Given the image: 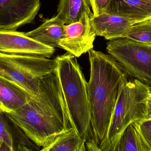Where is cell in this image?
I'll use <instances>...</instances> for the list:
<instances>
[{
    "label": "cell",
    "mask_w": 151,
    "mask_h": 151,
    "mask_svg": "<svg viewBox=\"0 0 151 151\" xmlns=\"http://www.w3.org/2000/svg\"><path fill=\"white\" fill-rule=\"evenodd\" d=\"M4 113L40 148L48 145L72 128L55 71L41 79L37 95L17 111Z\"/></svg>",
    "instance_id": "obj_1"
},
{
    "label": "cell",
    "mask_w": 151,
    "mask_h": 151,
    "mask_svg": "<svg viewBox=\"0 0 151 151\" xmlns=\"http://www.w3.org/2000/svg\"><path fill=\"white\" fill-rule=\"evenodd\" d=\"M90 77L88 82L94 151H99L105 139L114 108L129 74L111 55L88 52Z\"/></svg>",
    "instance_id": "obj_2"
},
{
    "label": "cell",
    "mask_w": 151,
    "mask_h": 151,
    "mask_svg": "<svg viewBox=\"0 0 151 151\" xmlns=\"http://www.w3.org/2000/svg\"><path fill=\"white\" fill-rule=\"evenodd\" d=\"M54 59L55 72L63 95L71 126L83 139L86 150L94 151L88 82L75 56L67 52Z\"/></svg>",
    "instance_id": "obj_3"
},
{
    "label": "cell",
    "mask_w": 151,
    "mask_h": 151,
    "mask_svg": "<svg viewBox=\"0 0 151 151\" xmlns=\"http://www.w3.org/2000/svg\"><path fill=\"white\" fill-rule=\"evenodd\" d=\"M151 87L135 79L124 85L99 151H115L124 130L131 123L147 118V100Z\"/></svg>",
    "instance_id": "obj_4"
},
{
    "label": "cell",
    "mask_w": 151,
    "mask_h": 151,
    "mask_svg": "<svg viewBox=\"0 0 151 151\" xmlns=\"http://www.w3.org/2000/svg\"><path fill=\"white\" fill-rule=\"evenodd\" d=\"M55 59L45 57L0 52V76L37 95L41 80L54 72Z\"/></svg>",
    "instance_id": "obj_5"
},
{
    "label": "cell",
    "mask_w": 151,
    "mask_h": 151,
    "mask_svg": "<svg viewBox=\"0 0 151 151\" xmlns=\"http://www.w3.org/2000/svg\"><path fill=\"white\" fill-rule=\"evenodd\" d=\"M106 50L129 75L151 87V45L118 38L107 43Z\"/></svg>",
    "instance_id": "obj_6"
},
{
    "label": "cell",
    "mask_w": 151,
    "mask_h": 151,
    "mask_svg": "<svg viewBox=\"0 0 151 151\" xmlns=\"http://www.w3.org/2000/svg\"><path fill=\"white\" fill-rule=\"evenodd\" d=\"M96 36L90 17L85 12L77 22L65 25L59 48L79 57L93 48Z\"/></svg>",
    "instance_id": "obj_7"
},
{
    "label": "cell",
    "mask_w": 151,
    "mask_h": 151,
    "mask_svg": "<svg viewBox=\"0 0 151 151\" xmlns=\"http://www.w3.org/2000/svg\"><path fill=\"white\" fill-rule=\"evenodd\" d=\"M40 6V0H0V30L17 31L32 23Z\"/></svg>",
    "instance_id": "obj_8"
},
{
    "label": "cell",
    "mask_w": 151,
    "mask_h": 151,
    "mask_svg": "<svg viewBox=\"0 0 151 151\" xmlns=\"http://www.w3.org/2000/svg\"><path fill=\"white\" fill-rule=\"evenodd\" d=\"M55 51V48L35 40L25 33L0 30V52L50 58Z\"/></svg>",
    "instance_id": "obj_9"
},
{
    "label": "cell",
    "mask_w": 151,
    "mask_h": 151,
    "mask_svg": "<svg viewBox=\"0 0 151 151\" xmlns=\"http://www.w3.org/2000/svg\"><path fill=\"white\" fill-rule=\"evenodd\" d=\"M90 21L96 35L110 40L123 38L130 27L140 22L105 12L93 16Z\"/></svg>",
    "instance_id": "obj_10"
},
{
    "label": "cell",
    "mask_w": 151,
    "mask_h": 151,
    "mask_svg": "<svg viewBox=\"0 0 151 151\" xmlns=\"http://www.w3.org/2000/svg\"><path fill=\"white\" fill-rule=\"evenodd\" d=\"M105 12L142 22L151 20V4L142 0H111Z\"/></svg>",
    "instance_id": "obj_11"
},
{
    "label": "cell",
    "mask_w": 151,
    "mask_h": 151,
    "mask_svg": "<svg viewBox=\"0 0 151 151\" xmlns=\"http://www.w3.org/2000/svg\"><path fill=\"white\" fill-rule=\"evenodd\" d=\"M32 97L17 84L0 76V106L3 113L17 111Z\"/></svg>",
    "instance_id": "obj_12"
},
{
    "label": "cell",
    "mask_w": 151,
    "mask_h": 151,
    "mask_svg": "<svg viewBox=\"0 0 151 151\" xmlns=\"http://www.w3.org/2000/svg\"><path fill=\"white\" fill-rule=\"evenodd\" d=\"M65 25L63 20L57 15L49 19H45L39 27L25 33L42 44L52 48H59Z\"/></svg>",
    "instance_id": "obj_13"
},
{
    "label": "cell",
    "mask_w": 151,
    "mask_h": 151,
    "mask_svg": "<svg viewBox=\"0 0 151 151\" xmlns=\"http://www.w3.org/2000/svg\"><path fill=\"white\" fill-rule=\"evenodd\" d=\"M90 7L88 0H60L57 15L68 25L78 21L85 12L92 17Z\"/></svg>",
    "instance_id": "obj_14"
},
{
    "label": "cell",
    "mask_w": 151,
    "mask_h": 151,
    "mask_svg": "<svg viewBox=\"0 0 151 151\" xmlns=\"http://www.w3.org/2000/svg\"><path fill=\"white\" fill-rule=\"evenodd\" d=\"M86 150L85 142L73 128L59 135L51 143L40 150L42 151Z\"/></svg>",
    "instance_id": "obj_15"
},
{
    "label": "cell",
    "mask_w": 151,
    "mask_h": 151,
    "mask_svg": "<svg viewBox=\"0 0 151 151\" xmlns=\"http://www.w3.org/2000/svg\"><path fill=\"white\" fill-rule=\"evenodd\" d=\"M115 151H149L135 122L131 123L124 130Z\"/></svg>",
    "instance_id": "obj_16"
},
{
    "label": "cell",
    "mask_w": 151,
    "mask_h": 151,
    "mask_svg": "<svg viewBox=\"0 0 151 151\" xmlns=\"http://www.w3.org/2000/svg\"><path fill=\"white\" fill-rule=\"evenodd\" d=\"M123 38L151 45V20L138 22L130 27Z\"/></svg>",
    "instance_id": "obj_17"
},
{
    "label": "cell",
    "mask_w": 151,
    "mask_h": 151,
    "mask_svg": "<svg viewBox=\"0 0 151 151\" xmlns=\"http://www.w3.org/2000/svg\"><path fill=\"white\" fill-rule=\"evenodd\" d=\"M4 115L0 111V151H13L15 150L14 140L9 125Z\"/></svg>",
    "instance_id": "obj_18"
},
{
    "label": "cell",
    "mask_w": 151,
    "mask_h": 151,
    "mask_svg": "<svg viewBox=\"0 0 151 151\" xmlns=\"http://www.w3.org/2000/svg\"><path fill=\"white\" fill-rule=\"evenodd\" d=\"M134 122L149 151H151V118H146Z\"/></svg>",
    "instance_id": "obj_19"
},
{
    "label": "cell",
    "mask_w": 151,
    "mask_h": 151,
    "mask_svg": "<svg viewBox=\"0 0 151 151\" xmlns=\"http://www.w3.org/2000/svg\"><path fill=\"white\" fill-rule=\"evenodd\" d=\"M93 11V16L96 17L104 13L111 0H88Z\"/></svg>",
    "instance_id": "obj_20"
},
{
    "label": "cell",
    "mask_w": 151,
    "mask_h": 151,
    "mask_svg": "<svg viewBox=\"0 0 151 151\" xmlns=\"http://www.w3.org/2000/svg\"><path fill=\"white\" fill-rule=\"evenodd\" d=\"M147 118H151V90L147 100Z\"/></svg>",
    "instance_id": "obj_21"
},
{
    "label": "cell",
    "mask_w": 151,
    "mask_h": 151,
    "mask_svg": "<svg viewBox=\"0 0 151 151\" xmlns=\"http://www.w3.org/2000/svg\"><path fill=\"white\" fill-rule=\"evenodd\" d=\"M142 1H144L146 2L149 3L151 4V0H142Z\"/></svg>",
    "instance_id": "obj_22"
},
{
    "label": "cell",
    "mask_w": 151,
    "mask_h": 151,
    "mask_svg": "<svg viewBox=\"0 0 151 151\" xmlns=\"http://www.w3.org/2000/svg\"><path fill=\"white\" fill-rule=\"evenodd\" d=\"M0 111H2L3 112V111L2 108H1V106H0Z\"/></svg>",
    "instance_id": "obj_23"
}]
</instances>
